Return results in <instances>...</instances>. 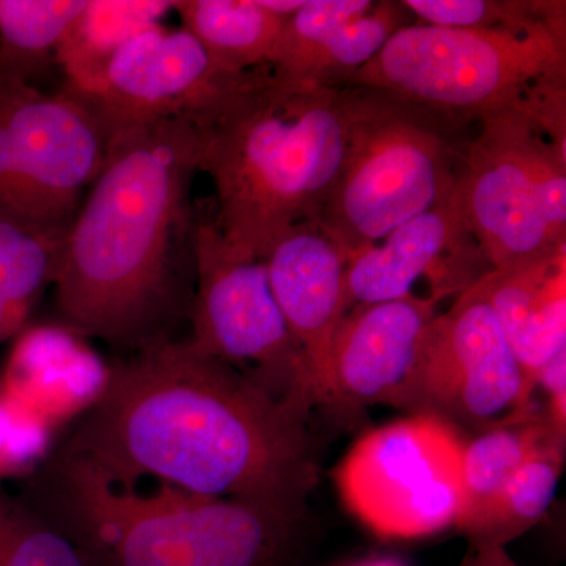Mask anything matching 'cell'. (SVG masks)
<instances>
[{
	"instance_id": "cell-1",
	"label": "cell",
	"mask_w": 566,
	"mask_h": 566,
	"mask_svg": "<svg viewBox=\"0 0 566 566\" xmlns=\"http://www.w3.org/2000/svg\"><path fill=\"white\" fill-rule=\"evenodd\" d=\"M312 408L166 337L106 371L61 450L114 485L151 480L305 515L318 483Z\"/></svg>"
},
{
	"instance_id": "cell-2",
	"label": "cell",
	"mask_w": 566,
	"mask_h": 566,
	"mask_svg": "<svg viewBox=\"0 0 566 566\" xmlns=\"http://www.w3.org/2000/svg\"><path fill=\"white\" fill-rule=\"evenodd\" d=\"M205 129L155 120L112 133L63 237L55 312L70 333L123 354L170 337L192 264L191 191Z\"/></svg>"
},
{
	"instance_id": "cell-3",
	"label": "cell",
	"mask_w": 566,
	"mask_h": 566,
	"mask_svg": "<svg viewBox=\"0 0 566 566\" xmlns=\"http://www.w3.org/2000/svg\"><path fill=\"white\" fill-rule=\"evenodd\" d=\"M348 92L255 70L205 126L200 172L214 222L241 255L266 259L294 227L318 223L348 144Z\"/></svg>"
},
{
	"instance_id": "cell-4",
	"label": "cell",
	"mask_w": 566,
	"mask_h": 566,
	"mask_svg": "<svg viewBox=\"0 0 566 566\" xmlns=\"http://www.w3.org/2000/svg\"><path fill=\"white\" fill-rule=\"evenodd\" d=\"M88 566H289L305 515L167 485L120 486L66 455L44 461L29 499Z\"/></svg>"
},
{
	"instance_id": "cell-5",
	"label": "cell",
	"mask_w": 566,
	"mask_h": 566,
	"mask_svg": "<svg viewBox=\"0 0 566 566\" xmlns=\"http://www.w3.org/2000/svg\"><path fill=\"white\" fill-rule=\"evenodd\" d=\"M348 144L318 226L345 256L385 240L457 188L460 123L374 88L348 87Z\"/></svg>"
},
{
	"instance_id": "cell-6",
	"label": "cell",
	"mask_w": 566,
	"mask_h": 566,
	"mask_svg": "<svg viewBox=\"0 0 566 566\" xmlns=\"http://www.w3.org/2000/svg\"><path fill=\"white\" fill-rule=\"evenodd\" d=\"M566 71V36L554 29H398L345 85L389 93L463 123L515 106L528 85Z\"/></svg>"
},
{
	"instance_id": "cell-7",
	"label": "cell",
	"mask_w": 566,
	"mask_h": 566,
	"mask_svg": "<svg viewBox=\"0 0 566 566\" xmlns=\"http://www.w3.org/2000/svg\"><path fill=\"white\" fill-rule=\"evenodd\" d=\"M109 133L87 99L0 73V216L65 233L102 170Z\"/></svg>"
},
{
	"instance_id": "cell-8",
	"label": "cell",
	"mask_w": 566,
	"mask_h": 566,
	"mask_svg": "<svg viewBox=\"0 0 566 566\" xmlns=\"http://www.w3.org/2000/svg\"><path fill=\"white\" fill-rule=\"evenodd\" d=\"M464 441L427 415L376 428L338 465V491L365 526L385 538H422L457 526L463 509Z\"/></svg>"
},
{
	"instance_id": "cell-9",
	"label": "cell",
	"mask_w": 566,
	"mask_h": 566,
	"mask_svg": "<svg viewBox=\"0 0 566 566\" xmlns=\"http://www.w3.org/2000/svg\"><path fill=\"white\" fill-rule=\"evenodd\" d=\"M192 264L188 340L275 394L316 406L303 354L275 301L264 260L234 251L214 219L196 218Z\"/></svg>"
},
{
	"instance_id": "cell-10",
	"label": "cell",
	"mask_w": 566,
	"mask_h": 566,
	"mask_svg": "<svg viewBox=\"0 0 566 566\" xmlns=\"http://www.w3.org/2000/svg\"><path fill=\"white\" fill-rule=\"evenodd\" d=\"M534 392L474 285L428 324L406 409L476 434L526 415L535 406Z\"/></svg>"
},
{
	"instance_id": "cell-11",
	"label": "cell",
	"mask_w": 566,
	"mask_h": 566,
	"mask_svg": "<svg viewBox=\"0 0 566 566\" xmlns=\"http://www.w3.org/2000/svg\"><path fill=\"white\" fill-rule=\"evenodd\" d=\"M252 73L223 70L191 33L158 24L137 33L115 52L102 88L87 102L98 112L109 136L167 118L205 128Z\"/></svg>"
},
{
	"instance_id": "cell-12",
	"label": "cell",
	"mask_w": 566,
	"mask_h": 566,
	"mask_svg": "<svg viewBox=\"0 0 566 566\" xmlns=\"http://www.w3.org/2000/svg\"><path fill=\"white\" fill-rule=\"evenodd\" d=\"M531 122L510 106L480 120L460 159L461 199L469 230L490 270L532 262L558 245L551 237L527 161Z\"/></svg>"
},
{
	"instance_id": "cell-13",
	"label": "cell",
	"mask_w": 566,
	"mask_h": 566,
	"mask_svg": "<svg viewBox=\"0 0 566 566\" xmlns=\"http://www.w3.org/2000/svg\"><path fill=\"white\" fill-rule=\"evenodd\" d=\"M490 271L469 230L457 182L444 199L387 234L385 243L346 256L348 305L411 296L422 279L430 283L428 297L439 303L460 296Z\"/></svg>"
},
{
	"instance_id": "cell-14",
	"label": "cell",
	"mask_w": 566,
	"mask_h": 566,
	"mask_svg": "<svg viewBox=\"0 0 566 566\" xmlns=\"http://www.w3.org/2000/svg\"><path fill=\"white\" fill-rule=\"evenodd\" d=\"M431 297L411 296L349 308L331 353L327 403L335 411L374 405L408 408L424 331L438 315Z\"/></svg>"
},
{
	"instance_id": "cell-15",
	"label": "cell",
	"mask_w": 566,
	"mask_h": 566,
	"mask_svg": "<svg viewBox=\"0 0 566 566\" xmlns=\"http://www.w3.org/2000/svg\"><path fill=\"white\" fill-rule=\"evenodd\" d=\"M271 289L303 354L316 406H326L335 333L349 311L346 256L316 222L294 227L264 259Z\"/></svg>"
},
{
	"instance_id": "cell-16",
	"label": "cell",
	"mask_w": 566,
	"mask_h": 566,
	"mask_svg": "<svg viewBox=\"0 0 566 566\" xmlns=\"http://www.w3.org/2000/svg\"><path fill=\"white\" fill-rule=\"evenodd\" d=\"M475 285L536 389L543 368L566 354V244L532 262L491 270Z\"/></svg>"
},
{
	"instance_id": "cell-17",
	"label": "cell",
	"mask_w": 566,
	"mask_h": 566,
	"mask_svg": "<svg viewBox=\"0 0 566 566\" xmlns=\"http://www.w3.org/2000/svg\"><path fill=\"white\" fill-rule=\"evenodd\" d=\"M172 10L174 2L166 0H87L55 55L65 74V88L81 98H93L115 52L137 33L161 24Z\"/></svg>"
},
{
	"instance_id": "cell-18",
	"label": "cell",
	"mask_w": 566,
	"mask_h": 566,
	"mask_svg": "<svg viewBox=\"0 0 566 566\" xmlns=\"http://www.w3.org/2000/svg\"><path fill=\"white\" fill-rule=\"evenodd\" d=\"M554 433L565 436L557 430L549 412L539 411L535 405L526 415L480 431L472 441L464 442V501L455 527L465 538L482 526L512 476Z\"/></svg>"
},
{
	"instance_id": "cell-19",
	"label": "cell",
	"mask_w": 566,
	"mask_h": 566,
	"mask_svg": "<svg viewBox=\"0 0 566 566\" xmlns=\"http://www.w3.org/2000/svg\"><path fill=\"white\" fill-rule=\"evenodd\" d=\"M174 10L181 28L234 74L270 69L289 20L264 9L260 0H180Z\"/></svg>"
},
{
	"instance_id": "cell-20",
	"label": "cell",
	"mask_w": 566,
	"mask_h": 566,
	"mask_svg": "<svg viewBox=\"0 0 566 566\" xmlns=\"http://www.w3.org/2000/svg\"><path fill=\"white\" fill-rule=\"evenodd\" d=\"M63 237L0 216V344L20 331L54 283Z\"/></svg>"
},
{
	"instance_id": "cell-21",
	"label": "cell",
	"mask_w": 566,
	"mask_h": 566,
	"mask_svg": "<svg viewBox=\"0 0 566 566\" xmlns=\"http://www.w3.org/2000/svg\"><path fill=\"white\" fill-rule=\"evenodd\" d=\"M564 463L565 436L551 434L512 476L482 526L469 536V547H506L535 527L556 497Z\"/></svg>"
},
{
	"instance_id": "cell-22",
	"label": "cell",
	"mask_w": 566,
	"mask_h": 566,
	"mask_svg": "<svg viewBox=\"0 0 566 566\" xmlns=\"http://www.w3.org/2000/svg\"><path fill=\"white\" fill-rule=\"evenodd\" d=\"M85 6L87 0H0V73L32 84Z\"/></svg>"
},
{
	"instance_id": "cell-23",
	"label": "cell",
	"mask_w": 566,
	"mask_h": 566,
	"mask_svg": "<svg viewBox=\"0 0 566 566\" xmlns=\"http://www.w3.org/2000/svg\"><path fill=\"white\" fill-rule=\"evenodd\" d=\"M406 13L409 11L401 2H375L371 10L335 32L301 63L292 76L282 81L344 87L345 81L370 62L398 29L408 25Z\"/></svg>"
},
{
	"instance_id": "cell-24",
	"label": "cell",
	"mask_w": 566,
	"mask_h": 566,
	"mask_svg": "<svg viewBox=\"0 0 566 566\" xmlns=\"http://www.w3.org/2000/svg\"><path fill=\"white\" fill-rule=\"evenodd\" d=\"M0 566H88L76 543L29 499L0 490Z\"/></svg>"
},
{
	"instance_id": "cell-25",
	"label": "cell",
	"mask_w": 566,
	"mask_h": 566,
	"mask_svg": "<svg viewBox=\"0 0 566 566\" xmlns=\"http://www.w3.org/2000/svg\"><path fill=\"white\" fill-rule=\"evenodd\" d=\"M401 6L424 24L463 29H554L565 35V2L538 0H405Z\"/></svg>"
},
{
	"instance_id": "cell-26",
	"label": "cell",
	"mask_w": 566,
	"mask_h": 566,
	"mask_svg": "<svg viewBox=\"0 0 566 566\" xmlns=\"http://www.w3.org/2000/svg\"><path fill=\"white\" fill-rule=\"evenodd\" d=\"M374 6L370 0H307L286 20L270 73L279 80L292 76L324 41Z\"/></svg>"
},
{
	"instance_id": "cell-27",
	"label": "cell",
	"mask_w": 566,
	"mask_h": 566,
	"mask_svg": "<svg viewBox=\"0 0 566 566\" xmlns=\"http://www.w3.org/2000/svg\"><path fill=\"white\" fill-rule=\"evenodd\" d=\"M516 106L566 159V71L546 74L528 85Z\"/></svg>"
},
{
	"instance_id": "cell-28",
	"label": "cell",
	"mask_w": 566,
	"mask_h": 566,
	"mask_svg": "<svg viewBox=\"0 0 566 566\" xmlns=\"http://www.w3.org/2000/svg\"><path fill=\"white\" fill-rule=\"evenodd\" d=\"M458 566H521L506 553L505 547H485V549H471Z\"/></svg>"
},
{
	"instance_id": "cell-29",
	"label": "cell",
	"mask_w": 566,
	"mask_h": 566,
	"mask_svg": "<svg viewBox=\"0 0 566 566\" xmlns=\"http://www.w3.org/2000/svg\"><path fill=\"white\" fill-rule=\"evenodd\" d=\"M305 2L307 0H260L264 9L282 18L293 17L297 10L303 9Z\"/></svg>"
},
{
	"instance_id": "cell-30",
	"label": "cell",
	"mask_w": 566,
	"mask_h": 566,
	"mask_svg": "<svg viewBox=\"0 0 566 566\" xmlns=\"http://www.w3.org/2000/svg\"><path fill=\"white\" fill-rule=\"evenodd\" d=\"M356 566H403V565L398 564V562H395V560H386V558H382V560L365 562V564H359Z\"/></svg>"
}]
</instances>
